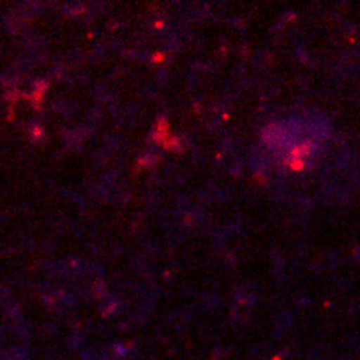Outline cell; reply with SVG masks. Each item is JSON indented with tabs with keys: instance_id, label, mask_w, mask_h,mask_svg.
Listing matches in <instances>:
<instances>
[{
	"instance_id": "6da1fadb",
	"label": "cell",
	"mask_w": 360,
	"mask_h": 360,
	"mask_svg": "<svg viewBox=\"0 0 360 360\" xmlns=\"http://www.w3.org/2000/svg\"><path fill=\"white\" fill-rule=\"evenodd\" d=\"M319 132L310 127L309 122L300 120H290V122H281L272 124L264 136L272 153L284 158V160H302L316 148V136Z\"/></svg>"
}]
</instances>
